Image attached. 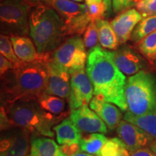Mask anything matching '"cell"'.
Wrapping results in <instances>:
<instances>
[{
  "label": "cell",
  "instance_id": "cell-17",
  "mask_svg": "<svg viewBox=\"0 0 156 156\" xmlns=\"http://www.w3.org/2000/svg\"><path fill=\"white\" fill-rule=\"evenodd\" d=\"M15 54L21 62H32L38 59L41 54H38L34 43L27 36H11Z\"/></svg>",
  "mask_w": 156,
  "mask_h": 156
},
{
  "label": "cell",
  "instance_id": "cell-6",
  "mask_svg": "<svg viewBox=\"0 0 156 156\" xmlns=\"http://www.w3.org/2000/svg\"><path fill=\"white\" fill-rule=\"evenodd\" d=\"M33 7L25 0H1V34L9 36L29 34V17Z\"/></svg>",
  "mask_w": 156,
  "mask_h": 156
},
{
  "label": "cell",
  "instance_id": "cell-29",
  "mask_svg": "<svg viewBox=\"0 0 156 156\" xmlns=\"http://www.w3.org/2000/svg\"><path fill=\"white\" fill-rule=\"evenodd\" d=\"M134 6L143 18L156 15V0H138Z\"/></svg>",
  "mask_w": 156,
  "mask_h": 156
},
{
  "label": "cell",
  "instance_id": "cell-9",
  "mask_svg": "<svg viewBox=\"0 0 156 156\" xmlns=\"http://www.w3.org/2000/svg\"><path fill=\"white\" fill-rule=\"evenodd\" d=\"M30 132L15 126L2 132L0 156H28L30 150Z\"/></svg>",
  "mask_w": 156,
  "mask_h": 156
},
{
  "label": "cell",
  "instance_id": "cell-33",
  "mask_svg": "<svg viewBox=\"0 0 156 156\" xmlns=\"http://www.w3.org/2000/svg\"><path fill=\"white\" fill-rule=\"evenodd\" d=\"M1 132L5 131V130H8L9 129L15 127L14 124L12 123L9 119V118L7 116V112H6L5 107L1 106Z\"/></svg>",
  "mask_w": 156,
  "mask_h": 156
},
{
  "label": "cell",
  "instance_id": "cell-30",
  "mask_svg": "<svg viewBox=\"0 0 156 156\" xmlns=\"http://www.w3.org/2000/svg\"><path fill=\"white\" fill-rule=\"evenodd\" d=\"M88 9V15L91 21H96L104 17L107 9L104 2H94L86 4Z\"/></svg>",
  "mask_w": 156,
  "mask_h": 156
},
{
  "label": "cell",
  "instance_id": "cell-11",
  "mask_svg": "<svg viewBox=\"0 0 156 156\" xmlns=\"http://www.w3.org/2000/svg\"><path fill=\"white\" fill-rule=\"evenodd\" d=\"M119 138L130 153L144 147H149L154 138L140 126L127 122L122 121L116 128Z\"/></svg>",
  "mask_w": 156,
  "mask_h": 156
},
{
  "label": "cell",
  "instance_id": "cell-7",
  "mask_svg": "<svg viewBox=\"0 0 156 156\" xmlns=\"http://www.w3.org/2000/svg\"><path fill=\"white\" fill-rule=\"evenodd\" d=\"M51 7L63 20L66 36L84 34L91 22L86 4L71 0H52Z\"/></svg>",
  "mask_w": 156,
  "mask_h": 156
},
{
  "label": "cell",
  "instance_id": "cell-44",
  "mask_svg": "<svg viewBox=\"0 0 156 156\" xmlns=\"http://www.w3.org/2000/svg\"><path fill=\"white\" fill-rule=\"evenodd\" d=\"M28 156H29V155H28Z\"/></svg>",
  "mask_w": 156,
  "mask_h": 156
},
{
  "label": "cell",
  "instance_id": "cell-38",
  "mask_svg": "<svg viewBox=\"0 0 156 156\" xmlns=\"http://www.w3.org/2000/svg\"><path fill=\"white\" fill-rule=\"evenodd\" d=\"M118 156H131V154H130V152L126 149V147H123L119 155Z\"/></svg>",
  "mask_w": 156,
  "mask_h": 156
},
{
  "label": "cell",
  "instance_id": "cell-34",
  "mask_svg": "<svg viewBox=\"0 0 156 156\" xmlns=\"http://www.w3.org/2000/svg\"><path fill=\"white\" fill-rule=\"evenodd\" d=\"M14 68V64L12 63L5 56L0 54V74H1V76L4 75L6 73H7L9 70L13 69Z\"/></svg>",
  "mask_w": 156,
  "mask_h": 156
},
{
  "label": "cell",
  "instance_id": "cell-36",
  "mask_svg": "<svg viewBox=\"0 0 156 156\" xmlns=\"http://www.w3.org/2000/svg\"><path fill=\"white\" fill-rule=\"evenodd\" d=\"M32 5L33 6H37V5H46L51 7L52 0H25Z\"/></svg>",
  "mask_w": 156,
  "mask_h": 156
},
{
  "label": "cell",
  "instance_id": "cell-40",
  "mask_svg": "<svg viewBox=\"0 0 156 156\" xmlns=\"http://www.w3.org/2000/svg\"><path fill=\"white\" fill-rule=\"evenodd\" d=\"M72 156H94L93 155H91V154H89V153H85V152H83V153H77L75 154V155H72Z\"/></svg>",
  "mask_w": 156,
  "mask_h": 156
},
{
  "label": "cell",
  "instance_id": "cell-26",
  "mask_svg": "<svg viewBox=\"0 0 156 156\" xmlns=\"http://www.w3.org/2000/svg\"><path fill=\"white\" fill-rule=\"evenodd\" d=\"M0 52L2 55L5 56L12 63L14 64L15 67L22 63L15 54L10 36L1 34L0 36Z\"/></svg>",
  "mask_w": 156,
  "mask_h": 156
},
{
  "label": "cell",
  "instance_id": "cell-2",
  "mask_svg": "<svg viewBox=\"0 0 156 156\" xmlns=\"http://www.w3.org/2000/svg\"><path fill=\"white\" fill-rule=\"evenodd\" d=\"M52 53L41 54L32 62H22L2 77V106L22 99H37L48 83L47 61Z\"/></svg>",
  "mask_w": 156,
  "mask_h": 156
},
{
  "label": "cell",
  "instance_id": "cell-43",
  "mask_svg": "<svg viewBox=\"0 0 156 156\" xmlns=\"http://www.w3.org/2000/svg\"><path fill=\"white\" fill-rule=\"evenodd\" d=\"M155 67H156V62H155Z\"/></svg>",
  "mask_w": 156,
  "mask_h": 156
},
{
  "label": "cell",
  "instance_id": "cell-39",
  "mask_svg": "<svg viewBox=\"0 0 156 156\" xmlns=\"http://www.w3.org/2000/svg\"><path fill=\"white\" fill-rule=\"evenodd\" d=\"M150 149L153 152L154 154H155L156 156V140H154V141L152 142V144L150 145Z\"/></svg>",
  "mask_w": 156,
  "mask_h": 156
},
{
  "label": "cell",
  "instance_id": "cell-13",
  "mask_svg": "<svg viewBox=\"0 0 156 156\" xmlns=\"http://www.w3.org/2000/svg\"><path fill=\"white\" fill-rule=\"evenodd\" d=\"M69 118L81 132L103 134L108 132L106 124L96 113L88 108L87 105L71 112Z\"/></svg>",
  "mask_w": 156,
  "mask_h": 156
},
{
  "label": "cell",
  "instance_id": "cell-14",
  "mask_svg": "<svg viewBox=\"0 0 156 156\" xmlns=\"http://www.w3.org/2000/svg\"><path fill=\"white\" fill-rule=\"evenodd\" d=\"M142 18V15L136 9L130 8L120 12L112 20L111 24L118 37L119 44H125L131 38L134 28Z\"/></svg>",
  "mask_w": 156,
  "mask_h": 156
},
{
  "label": "cell",
  "instance_id": "cell-8",
  "mask_svg": "<svg viewBox=\"0 0 156 156\" xmlns=\"http://www.w3.org/2000/svg\"><path fill=\"white\" fill-rule=\"evenodd\" d=\"M51 58L70 75L84 69L87 55L83 40L78 36L70 37L54 51Z\"/></svg>",
  "mask_w": 156,
  "mask_h": 156
},
{
  "label": "cell",
  "instance_id": "cell-25",
  "mask_svg": "<svg viewBox=\"0 0 156 156\" xmlns=\"http://www.w3.org/2000/svg\"><path fill=\"white\" fill-rule=\"evenodd\" d=\"M140 53L152 65L156 62V30L138 43Z\"/></svg>",
  "mask_w": 156,
  "mask_h": 156
},
{
  "label": "cell",
  "instance_id": "cell-20",
  "mask_svg": "<svg viewBox=\"0 0 156 156\" xmlns=\"http://www.w3.org/2000/svg\"><path fill=\"white\" fill-rule=\"evenodd\" d=\"M98 31V41L105 49L116 50L119 45L118 37L108 21L101 19L95 21Z\"/></svg>",
  "mask_w": 156,
  "mask_h": 156
},
{
  "label": "cell",
  "instance_id": "cell-37",
  "mask_svg": "<svg viewBox=\"0 0 156 156\" xmlns=\"http://www.w3.org/2000/svg\"><path fill=\"white\" fill-rule=\"evenodd\" d=\"M105 5H106L107 9V12L110 13L112 12V0H103Z\"/></svg>",
  "mask_w": 156,
  "mask_h": 156
},
{
  "label": "cell",
  "instance_id": "cell-16",
  "mask_svg": "<svg viewBox=\"0 0 156 156\" xmlns=\"http://www.w3.org/2000/svg\"><path fill=\"white\" fill-rule=\"evenodd\" d=\"M90 108L98 115L110 130L116 129L122 122V112L113 103L95 96L90 102Z\"/></svg>",
  "mask_w": 156,
  "mask_h": 156
},
{
  "label": "cell",
  "instance_id": "cell-18",
  "mask_svg": "<svg viewBox=\"0 0 156 156\" xmlns=\"http://www.w3.org/2000/svg\"><path fill=\"white\" fill-rule=\"evenodd\" d=\"M30 151L29 156H65L55 141L48 136L31 137Z\"/></svg>",
  "mask_w": 156,
  "mask_h": 156
},
{
  "label": "cell",
  "instance_id": "cell-23",
  "mask_svg": "<svg viewBox=\"0 0 156 156\" xmlns=\"http://www.w3.org/2000/svg\"><path fill=\"white\" fill-rule=\"evenodd\" d=\"M108 139L101 133L86 134L80 141V150L91 155H98Z\"/></svg>",
  "mask_w": 156,
  "mask_h": 156
},
{
  "label": "cell",
  "instance_id": "cell-42",
  "mask_svg": "<svg viewBox=\"0 0 156 156\" xmlns=\"http://www.w3.org/2000/svg\"><path fill=\"white\" fill-rule=\"evenodd\" d=\"M71 1L75 2H83L84 0H71Z\"/></svg>",
  "mask_w": 156,
  "mask_h": 156
},
{
  "label": "cell",
  "instance_id": "cell-35",
  "mask_svg": "<svg viewBox=\"0 0 156 156\" xmlns=\"http://www.w3.org/2000/svg\"><path fill=\"white\" fill-rule=\"evenodd\" d=\"M131 156H155L150 147H144L130 153Z\"/></svg>",
  "mask_w": 156,
  "mask_h": 156
},
{
  "label": "cell",
  "instance_id": "cell-10",
  "mask_svg": "<svg viewBox=\"0 0 156 156\" xmlns=\"http://www.w3.org/2000/svg\"><path fill=\"white\" fill-rule=\"evenodd\" d=\"M94 90L91 81L85 70L71 75L69 104L70 111L87 105L93 99Z\"/></svg>",
  "mask_w": 156,
  "mask_h": 156
},
{
  "label": "cell",
  "instance_id": "cell-3",
  "mask_svg": "<svg viewBox=\"0 0 156 156\" xmlns=\"http://www.w3.org/2000/svg\"><path fill=\"white\" fill-rule=\"evenodd\" d=\"M29 34L40 54L55 51L66 36L61 17L54 8L46 5L32 7L29 17Z\"/></svg>",
  "mask_w": 156,
  "mask_h": 156
},
{
  "label": "cell",
  "instance_id": "cell-24",
  "mask_svg": "<svg viewBox=\"0 0 156 156\" xmlns=\"http://www.w3.org/2000/svg\"><path fill=\"white\" fill-rule=\"evenodd\" d=\"M156 30V15L144 17L136 25L131 36V40L135 44Z\"/></svg>",
  "mask_w": 156,
  "mask_h": 156
},
{
  "label": "cell",
  "instance_id": "cell-31",
  "mask_svg": "<svg viewBox=\"0 0 156 156\" xmlns=\"http://www.w3.org/2000/svg\"><path fill=\"white\" fill-rule=\"evenodd\" d=\"M138 0H112V7L114 12L119 13L130 9Z\"/></svg>",
  "mask_w": 156,
  "mask_h": 156
},
{
  "label": "cell",
  "instance_id": "cell-21",
  "mask_svg": "<svg viewBox=\"0 0 156 156\" xmlns=\"http://www.w3.org/2000/svg\"><path fill=\"white\" fill-rule=\"evenodd\" d=\"M124 120L132 123L147 132L156 140V112L136 116L131 112H126Z\"/></svg>",
  "mask_w": 156,
  "mask_h": 156
},
{
  "label": "cell",
  "instance_id": "cell-4",
  "mask_svg": "<svg viewBox=\"0 0 156 156\" xmlns=\"http://www.w3.org/2000/svg\"><path fill=\"white\" fill-rule=\"evenodd\" d=\"M4 107L15 126L24 129L34 136L54 137L52 129L67 114H51L40 106L36 99H22Z\"/></svg>",
  "mask_w": 156,
  "mask_h": 156
},
{
  "label": "cell",
  "instance_id": "cell-22",
  "mask_svg": "<svg viewBox=\"0 0 156 156\" xmlns=\"http://www.w3.org/2000/svg\"><path fill=\"white\" fill-rule=\"evenodd\" d=\"M36 101L43 109L52 114L60 116L67 113L64 112L65 110V101L62 98L44 93Z\"/></svg>",
  "mask_w": 156,
  "mask_h": 156
},
{
  "label": "cell",
  "instance_id": "cell-28",
  "mask_svg": "<svg viewBox=\"0 0 156 156\" xmlns=\"http://www.w3.org/2000/svg\"><path fill=\"white\" fill-rule=\"evenodd\" d=\"M124 147V142L119 138H112L107 140L97 156H118Z\"/></svg>",
  "mask_w": 156,
  "mask_h": 156
},
{
  "label": "cell",
  "instance_id": "cell-41",
  "mask_svg": "<svg viewBox=\"0 0 156 156\" xmlns=\"http://www.w3.org/2000/svg\"><path fill=\"white\" fill-rule=\"evenodd\" d=\"M103 0H85V4L94 3V2H103Z\"/></svg>",
  "mask_w": 156,
  "mask_h": 156
},
{
  "label": "cell",
  "instance_id": "cell-1",
  "mask_svg": "<svg viewBox=\"0 0 156 156\" xmlns=\"http://www.w3.org/2000/svg\"><path fill=\"white\" fill-rule=\"evenodd\" d=\"M114 57L115 51L96 46L87 55L86 73L95 97L126 112L128 111L125 97L126 78L116 66Z\"/></svg>",
  "mask_w": 156,
  "mask_h": 156
},
{
  "label": "cell",
  "instance_id": "cell-27",
  "mask_svg": "<svg viewBox=\"0 0 156 156\" xmlns=\"http://www.w3.org/2000/svg\"><path fill=\"white\" fill-rule=\"evenodd\" d=\"M98 41V31L95 21H91L84 33L83 42L85 48L89 51L96 47Z\"/></svg>",
  "mask_w": 156,
  "mask_h": 156
},
{
  "label": "cell",
  "instance_id": "cell-12",
  "mask_svg": "<svg viewBox=\"0 0 156 156\" xmlns=\"http://www.w3.org/2000/svg\"><path fill=\"white\" fill-rule=\"evenodd\" d=\"M47 68L48 83L45 93L62 98H69L71 80L70 74L54 62L51 56L47 61Z\"/></svg>",
  "mask_w": 156,
  "mask_h": 156
},
{
  "label": "cell",
  "instance_id": "cell-32",
  "mask_svg": "<svg viewBox=\"0 0 156 156\" xmlns=\"http://www.w3.org/2000/svg\"><path fill=\"white\" fill-rule=\"evenodd\" d=\"M60 148L65 156H72L81 151L80 143L65 144V145H62L60 146Z\"/></svg>",
  "mask_w": 156,
  "mask_h": 156
},
{
  "label": "cell",
  "instance_id": "cell-15",
  "mask_svg": "<svg viewBox=\"0 0 156 156\" xmlns=\"http://www.w3.org/2000/svg\"><path fill=\"white\" fill-rule=\"evenodd\" d=\"M115 63L124 75L133 76L145 67L144 59L134 49L123 46L115 51Z\"/></svg>",
  "mask_w": 156,
  "mask_h": 156
},
{
  "label": "cell",
  "instance_id": "cell-19",
  "mask_svg": "<svg viewBox=\"0 0 156 156\" xmlns=\"http://www.w3.org/2000/svg\"><path fill=\"white\" fill-rule=\"evenodd\" d=\"M56 133V141L59 145L80 143L82 132L75 125L70 118L65 119L53 128Z\"/></svg>",
  "mask_w": 156,
  "mask_h": 156
},
{
  "label": "cell",
  "instance_id": "cell-5",
  "mask_svg": "<svg viewBox=\"0 0 156 156\" xmlns=\"http://www.w3.org/2000/svg\"><path fill=\"white\" fill-rule=\"evenodd\" d=\"M125 97L128 112L136 116L156 112V77L144 69L129 77Z\"/></svg>",
  "mask_w": 156,
  "mask_h": 156
}]
</instances>
